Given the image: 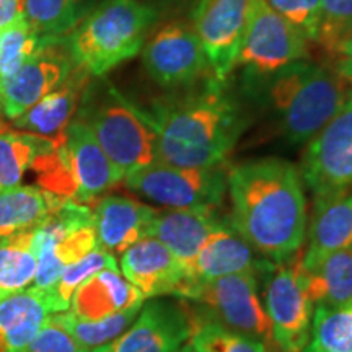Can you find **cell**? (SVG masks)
<instances>
[{"mask_svg":"<svg viewBox=\"0 0 352 352\" xmlns=\"http://www.w3.org/2000/svg\"><path fill=\"white\" fill-rule=\"evenodd\" d=\"M272 267L274 264L258 258L252 245L232 227L227 217L202 245L191 277L197 284L235 274H267Z\"/></svg>","mask_w":352,"mask_h":352,"instance_id":"e0dca14e","label":"cell"},{"mask_svg":"<svg viewBox=\"0 0 352 352\" xmlns=\"http://www.w3.org/2000/svg\"><path fill=\"white\" fill-rule=\"evenodd\" d=\"M226 219L219 214V209L158 210L153 219L151 236L164 243L191 277L202 245Z\"/></svg>","mask_w":352,"mask_h":352,"instance_id":"d6986e66","label":"cell"},{"mask_svg":"<svg viewBox=\"0 0 352 352\" xmlns=\"http://www.w3.org/2000/svg\"><path fill=\"white\" fill-rule=\"evenodd\" d=\"M23 15L41 39H63L83 19V0H25Z\"/></svg>","mask_w":352,"mask_h":352,"instance_id":"f1b7e54d","label":"cell"},{"mask_svg":"<svg viewBox=\"0 0 352 352\" xmlns=\"http://www.w3.org/2000/svg\"><path fill=\"white\" fill-rule=\"evenodd\" d=\"M32 168L44 191L87 206L124 179L95 135L77 118L54 139L50 151L36 157Z\"/></svg>","mask_w":352,"mask_h":352,"instance_id":"5b68a950","label":"cell"},{"mask_svg":"<svg viewBox=\"0 0 352 352\" xmlns=\"http://www.w3.org/2000/svg\"><path fill=\"white\" fill-rule=\"evenodd\" d=\"M25 0H0V32L10 26L13 21L21 19Z\"/></svg>","mask_w":352,"mask_h":352,"instance_id":"74e56055","label":"cell"},{"mask_svg":"<svg viewBox=\"0 0 352 352\" xmlns=\"http://www.w3.org/2000/svg\"><path fill=\"white\" fill-rule=\"evenodd\" d=\"M3 113H2V104H0V132H3L6 129H3V127H6V124H3Z\"/></svg>","mask_w":352,"mask_h":352,"instance_id":"f35d334b","label":"cell"},{"mask_svg":"<svg viewBox=\"0 0 352 352\" xmlns=\"http://www.w3.org/2000/svg\"><path fill=\"white\" fill-rule=\"evenodd\" d=\"M144 67L151 78L165 88L191 87L210 74L208 57L191 25L173 21L144 44Z\"/></svg>","mask_w":352,"mask_h":352,"instance_id":"7c38bea8","label":"cell"},{"mask_svg":"<svg viewBox=\"0 0 352 352\" xmlns=\"http://www.w3.org/2000/svg\"><path fill=\"white\" fill-rule=\"evenodd\" d=\"M140 307L129 308V310L121 311V314L107 316L101 320H80L70 311H60V314H52L67 331L72 334L82 347L91 352L96 347H101L108 342L121 336L127 328L131 327L132 321L139 315Z\"/></svg>","mask_w":352,"mask_h":352,"instance_id":"4dcf8cb0","label":"cell"},{"mask_svg":"<svg viewBox=\"0 0 352 352\" xmlns=\"http://www.w3.org/2000/svg\"><path fill=\"white\" fill-rule=\"evenodd\" d=\"M305 243L302 256L305 270H311L328 254L352 248V189L323 208L311 210Z\"/></svg>","mask_w":352,"mask_h":352,"instance_id":"7402d4cb","label":"cell"},{"mask_svg":"<svg viewBox=\"0 0 352 352\" xmlns=\"http://www.w3.org/2000/svg\"><path fill=\"white\" fill-rule=\"evenodd\" d=\"M47 39L38 38L25 16L0 32V85L15 76Z\"/></svg>","mask_w":352,"mask_h":352,"instance_id":"d6a6232c","label":"cell"},{"mask_svg":"<svg viewBox=\"0 0 352 352\" xmlns=\"http://www.w3.org/2000/svg\"><path fill=\"white\" fill-rule=\"evenodd\" d=\"M140 111L155 135L157 162L184 168L226 164L250 122L239 91L212 76Z\"/></svg>","mask_w":352,"mask_h":352,"instance_id":"7a4b0ae2","label":"cell"},{"mask_svg":"<svg viewBox=\"0 0 352 352\" xmlns=\"http://www.w3.org/2000/svg\"><path fill=\"white\" fill-rule=\"evenodd\" d=\"M103 270H118V261L113 253H108L100 248H95L87 256L65 267L59 279L56 280V284L44 290L47 300H50L52 314L67 311L76 290L87 279H90L91 276Z\"/></svg>","mask_w":352,"mask_h":352,"instance_id":"1f68e13d","label":"cell"},{"mask_svg":"<svg viewBox=\"0 0 352 352\" xmlns=\"http://www.w3.org/2000/svg\"><path fill=\"white\" fill-rule=\"evenodd\" d=\"M300 175L314 209L327 206L352 189V90L344 107L308 140L303 152Z\"/></svg>","mask_w":352,"mask_h":352,"instance_id":"ba28073f","label":"cell"},{"mask_svg":"<svg viewBox=\"0 0 352 352\" xmlns=\"http://www.w3.org/2000/svg\"><path fill=\"white\" fill-rule=\"evenodd\" d=\"M25 352H88L74 340L54 315H50Z\"/></svg>","mask_w":352,"mask_h":352,"instance_id":"d590c367","label":"cell"},{"mask_svg":"<svg viewBox=\"0 0 352 352\" xmlns=\"http://www.w3.org/2000/svg\"><path fill=\"white\" fill-rule=\"evenodd\" d=\"M274 12L316 44L320 30V0H266Z\"/></svg>","mask_w":352,"mask_h":352,"instance_id":"e575fe53","label":"cell"},{"mask_svg":"<svg viewBox=\"0 0 352 352\" xmlns=\"http://www.w3.org/2000/svg\"><path fill=\"white\" fill-rule=\"evenodd\" d=\"M74 70L67 47L60 39H47L36 54L12 78L0 85L3 116L16 120L39 100L54 91Z\"/></svg>","mask_w":352,"mask_h":352,"instance_id":"9a60e30c","label":"cell"},{"mask_svg":"<svg viewBox=\"0 0 352 352\" xmlns=\"http://www.w3.org/2000/svg\"><path fill=\"white\" fill-rule=\"evenodd\" d=\"M145 298L120 270H103L87 279L70 300V314L80 320H101L144 305Z\"/></svg>","mask_w":352,"mask_h":352,"instance_id":"44dd1931","label":"cell"},{"mask_svg":"<svg viewBox=\"0 0 352 352\" xmlns=\"http://www.w3.org/2000/svg\"><path fill=\"white\" fill-rule=\"evenodd\" d=\"M178 352H195V351L191 349V346H189V344H184V346L182 347V349H179Z\"/></svg>","mask_w":352,"mask_h":352,"instance_id":"ab89813d","label":"cell"},{"mask_svg":"<svg viewBox=\"0 0 352 352\" xmlns=\"http://www.w3.org/2000/svg\"><path fill=\"white\" fill-rule=\"evenodd\" d=\"M352 33V0H320V30L316 44L329 56Z\"/></svg>","mask_w":352,"mask_h":352,"instance_id":"836d02e7","label":"cell"},{"mask_svg":"<svg viewBox=\"0 0 352 352\" xmlns=\"http://www.w3.org/2000/svg\"><path fill=\"white\" fill-rule=\"evenodd\" d=\"M188 344L195 352H267L263 341L223 327L206 314L191 315Z\"/></svg>","mask_w":352,"mask_h":352,"instance_id":"f546056e","label":"cell"},{"mask_svg":"<svg viewBox=\"0 0 352 352\" xmlns=\"http://www.w3.org/2000/svg\"><path fill=\"white\" fill-rule=\"evenodd\" d=\"M303 250L270 271L264 310L271 324L272 342L280 352H302L310 336L315 303L307 287Z\"/></svg>","mask_w":352,"mask_h":352,"instance_id":"9c48e42d","label":"cell"},{"mask_svg":"<svg viewBox=\"0 0 352 352\" xmlns=\"http://www.w3.org/2000/svg\"><path fill=\"white\" fill-rule=\"evenodd\" d=\"M183 300L195 302L204 314L223 327L272 342L271 324L259 297L258 276L235 274L197 283Z\"/></svg>","mask_w":352,"mask_h":352,"instance_id":"8fae6325","label":"cell"},{"mask_svg":"<svg viewBox=\"0 0 352 352\" xmlns=\"http://www.w3.org/2000/svg\"><path fill=\"white\" fill-rule=\"evenodd\" d=\"M155 20L157 12L139 0H104L69 33L65 47L76 67L103 77L142 51Z\"/></svg>","mask_w":352,"mask_h":352,"instance_id":"277c9868","label":"cell"},{"mask_svg":"<svg viewBox=\"0 0 352 352\" xmlns=\"http://www.w3.org/2000/svg\"><path fill=\"white\" fill-rule=\"evenodd\" d=\"M333 67L344 78V82L352 90V33L338 47L336 54L333 56Z\"/></svg>","mask_w":352,"mask_h":352,"instance_id":"8d00e7d4","label":"cell"},{"mask_svg":"<svg viewBox=\"0 0 352 352\" xmlns=\"http://www.w3.org/2000/svg\"><path fill=\"white\" fill-rule=\"evenodd\" d=\"M248 0H199L192 10V28L199 38L214 78L227 82L235 70L243 38Z\"/></svg>","mask_w":352,"mask_h":352,"instance_id":"4fadbf2b","label":"cell"},{"mask_svg":"<svg viewBox=\"0 0 352 352\" xmlns=\"http://www.w3.org/2000/svg\"><path fill=\"white\" fill-rule=\"evenodd\" d=\"M54 139L39 138L21 131L0 132V191L19 186L25 171L36 157L50 151Z\"/></svg>","mask_w":352,"mask_h":352,"instance_id":"4316f807","label":"cell"},{"mask_svg":"<svg viewBox=\"0 0 352 352\" xmlns=\"http://www.w3.org/2000/svg\"><path fill=\"white\" fill-rule=\"evenodd\" d=\"M121 274L145 300L158 297L184 298L192 280L183 264L164 243L147 236L121 254Z\"/></svg>","mask_w":352,"mask_h":352,"instance_id":"2e32d148","label":"cell"},{"mask_svg":"<svg viewBox=\"0 0 352 352\" xmlns=\"http://www.w3.org/2000/svg\"><path fill=\"white\" fill-rule=\"evenodd\" d=\"M88 83L83 91L77 120H80L96 142L122 175L157 162L155 135L140 108L131 103L107 78Z\"/></svg>","mask_w":352,"mask_h":352,"instance_id":"8992f818","label":"cell"},{"mask_svg":"<svg viewBox=\"0 0 352 352\" xmlns=\"http://www.w3.org/2000/svg\"><path fill=\"white\" fill-rule=\"evenodd\" d=\"M351 87L333 65L297 60L263 76L243 74L240 96L272 121L290 145L308 140L344 107Z\"/></svg>","mask_w":352,"mask_h":352,"instance_id":"3957f363","label":"cell"},{"mask_svg":"<svg viewBox=\"0 0 352 352\" xmlns=\"http://www.w3.org/2000/svg\"><path fill=\"white\" fill-rule=\"evenodd\" d=\"M39 186H13L0 191V239L36 228L60 204Z\"/></svg>","mask_w":352,"mask_h":352,"instance_id":"cb8c5ba5","label":"cell"},{"mask_svg":"<svg viewBox=\"0 0 352 352\" xmlns=\"http://www.w3.org/2000/svg\"><path fill=\"white\" fill-rule=\"evenodd\" d=\"M90 78L85 70L74 65V70L63 85L57 87L28 111L13 120V126L21 132H30L39 138H59L77 114Z\"/></svg>","mask_w":352,"mask_h":352,"instance_id":"ffe728a7","label":"cell"},{"mask_svg":"<svg viewBox=\"0 0 352 352\" xmlns=\"http://www.w3.org/2000/svg\"><path fill=\"white\" fill-rule=\"evenodd\" d=\"M308 39L274 12L266 0H248L243 38L236 56L235 69L243 74L263 76L310 59Z\"/></svg>","mask_w":352,"mask_h":352,"instance_id":"30bf717a","label":"cell"},{"mask_svg":"<svg viewBox=\"0 0 352 352\" xmlns=\"http://www.w3.org/2000/svg\"><path fill=\"white\" fill-rule=\"evenodd\" d=\"M191 336V314L178 302L148 298L121 336L91 352H178Z\"/></svg>","mask_w":352,"mask_h":352,"instance_id":"5bb4252c","label":"cell"},{"mask_svg":"<svg viewBox=\"0 0 352 352\" xmlns=\"http://www.w3.org/2000/svg\"><path fill=\"white\" fill-rule=\"evenodd\" d=\"M302 352H352V303L315 305L310 336Z\"/></svg>","mask_w":352,"mask_h":352,"instance_id":"83f0119b","label":"cell"},{"mask_svg":"<svg viewBox=\"0 0 352 352\" xmlns=\"http://www.w3.org/2000/svg\"><path fill=\"white\" fill-rule=\"evenodd\" d=\"M228 222L272 264L302 252L307 241L308 209L300 170L277 157L228 166Z\"/></svg>","mask_w":352,"mask_h":352,"instance_id":"6da1fadb","label":"cell"},{"mask_svg":"<svg viewBox=\"0 0 352 352\" xmlns=\"http://www.w3.org/2000/svg\"><path fill=\"white\" fill-rule=\"evenodd\" d=\"M51 314L46 292L36 287L0 300V352H25Z\"/></svg>","mask_w":352,"mask_h":352,"instance_id":"603a6c76","label":"cell"},{"mask_svg":"<svg viewBox=\"0 0 352 352\" xmlns=\"http://www.w3.org/2000/svg\"><path fill=\"white\" fill-rule=\"evenodd\" d=\"M305 277L315 305L352 303V248L324 256L311 270H305Z\"/></svg>","mask_w":352,"mask_h":352,"instance_id":"d4e9b609","label":"cell"},{"mask_svg":"<svg viewBox=\"0 0 352 352\" xmlns=\"http://www.w3.org/2000/svg\"><path fill=\"white\" fill-rule=\"evenodd\" d=\"M157 212V209L131 197H100L91 209L96 246L108 253L122 254L132 245L151 236Z\"/></svg>","mask_w":352,"mask_h":352,"instance_id":"ac0fdd59","label":"cell"},{"mask_svg":"<svg viewBox=\"0 0 352 352\" xmlns=\"http://www.w3.org/2000/svg\"><path fill=\"white\" fill-rule=\"evenodd\" d=\"M36 267L33 228L0 239V300L32 287Z\"/></svg>","mask_w":352,"mask_h":352,"instance_id":"484cf974","label":"cell"},{"mask_svg":"<svg viewBox=\"0 0 352 352\" xmlns=\"http://www.w3.org/2000/svg\"><path fill=\"white\" fill-rule=\"evenodd\" d=\"M227 171L226 164L184 168L153 162L127 173L124 184L165 209H219L227 195Z\"/></svg>","mask_w":352,"mask_h":352,"instance_id":"52a82bcc","label":"cell"}]
</instances>
